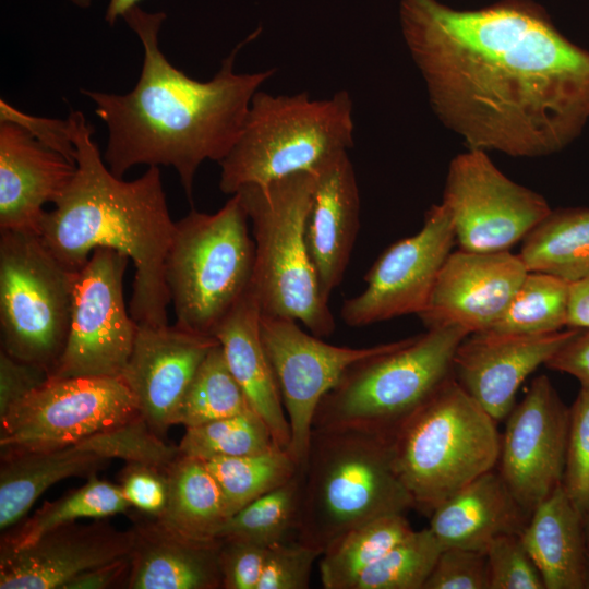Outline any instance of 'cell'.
<instances>
[{
    "label": "cell",
    "instance_id": "1",
    "mask_svg": "<svg viewBox=\"0 0 589 589\" xmlns=\"http://www.w3.org/2000/svg\"><path fill=\"white\" fill-rule=\"evenodd\" d=\"M399 24L437 119L468 148L542 157L589 121V50L533 0L456 9L400 0Z\"/></svg>",
    "mask_w": 589,
    "mask_h": 589
},
{
    "label": "cell",
    "instance_id": "2",
    "mask_svg": "<svg viewBox=\"0 0 589 589\" xmlns=\"http://www.w3.org/2000/svg\"><path fill=\"white\" fill-rule=\"evenodd\" d=\"M124 21L143 47L140 77L132 91L113 94L82 89L105 122L108 140L104 160L122 178L137 165L171 166L189 201L195 175L205 160L221 161L242 131L253 96L275 69L237 73L238 52L254 36L239 43L208 81L177 69L159 48L164 12L139 5Z\"/></svg>",
    "mask_w": 589,
    "mask_h": 589
},
{
    "label": "cell",
    "instance_id": "3",
    "mask_svg": "<svg viewBox=\"0 0 589 589\" xmlns=\"http://www.w3.org/2000/svg\"><path fill=\"white\" fill-rule=\"evenodd\" d=\"M75 145V175L45 213L39 236L68 267L79 271L98 248L127 255L134 265L129 311L140 325H168L170 297L165 263L176 229L161 172L149 166L127 181L113 175L94 141V128L83 112L69 115Z\"/></svg>",
    "mask_w": 589,
    "mask_h": 589
},
{
    "label": "cell",
    "instance_id": "4",
    "mask_svg": "<svg viewBox=\"0 0 589 589\" xmlns=\"http://www.w3.org/2000/svg\"><path fill=\"white\" fill-rule=\"evenodd\" d=\"M414 509L388 438L352 429H313L302 474L297 540L321 553L349 529Z\"/></svg>",
    "mask_w": 589,
    "mask_h": 589
},
{
    "label": "cell",
    "instance_id": "5",
    "mask_svg": "<svg viewBox=\"0 0 589 589\" xmlns=\"http://www.w3.org/2000/svg\"><path fill=\"white\" fill-rule=\"evenodd\" d=\"M470 333L457 324L394 341L350 365L321 400L313 429H352L390 438L454 377V357Z\"/></svg>",
    "mask_w": 589,
    "mask_h": 589
},
{
    "label": "cell",
    "instance_id": "6",
    "mask_svg": "<svg viewBox=\"0 0 589 589\" xmlns=\"http://www.w3.org/2000/svg\"><path fill=\"white\" fill-rule=\"evenodd\" d=\"M314 185V173L298 172L236 193L251 223L255 263L250 289L261 313L294 320L323 338L336 324L305 241Z\"/></svg>",
    "mask_w": 589,
    "mask_h": 589
},
{
    "label": "cell",
    "instance_id": "7",
    "mask_svg": "<svg viewBox=\"0 0 589 589\" xmlns=\"http://www.w3.org/2000/svg\"><path fill=\"white\" fill-rule=\"evenodd\" d=\"M352 108L347 91L325 99L257 91L239 139L218 163L220 191L232 195L247 185L314 173L353 146Z\"/></svg>",
    "mask_w": 589,
    "mask_h": 589
},
{
    "label": "cell",
    "instance_id": "8",
    "mask_svg": "<svg viewBox=\"0 0 589 589\" xmlns=\"http://www.w3.org/2000/svg\"><path fill=\"white\" fill-rule=\"evenodd\" d=\"M394 465L414 509L429 516L454 493L496 468V421L453 377L389 438Z\"/></svg>",
    "mask_w": 589,
    "mask_h": 589
},
{
    "label": "cell",
    "instance_id": "9",
    "mask_svg": "<svg viewBox=\"0 0 589 589\" xmlns=\"http://www.w3.org/2000/svg\"><path fill=\"white\" fill-rule=\"evenodd\" d=\"M236 193L216 213L191 209L176 221L165 279L178 327L213 336L250 290L255 244Z\"/></svg>",
    "mask_w": 589,
    "mask_h": 589
},
{
    "label": "cell",
    "instance_id": "10",
    "mask_svg": "<svg viewBox=\"0 0 589 589\" xmlns=\"http://www.w3.org/2000/svg\"><path fill=\"white\" fill-rule=\"evenodd\" d=\"M76 274L39 235L1 231V349L51 376L69 334Z\"/></svg>",
    "mask_w": 589,
    "mask_h": 589
},
{
    "label": "cell",
    "instance_id": "11",
    "mask_svg": "<svg viewBox=\"0 0 589 589\" xmlns=\"http://www.w3.org/2000/svg\"><path fill=\"white\" fill-rule=\"evenodd\" d=\"M121 377H52L0 417L1 455L65 447L139 416Z\"/></svg>",
    "mask_w": 589,
    "mask_h": 589
},
{
    "label": "cell",
    "instance_id": "12",
    "mask_svg": "<svg viewBox=\"0 0 589 589\" xmlns=\"http://www.w3.org/2000/svg\"><path fill=\"white\" fill-rule=\"evenodd\" d=\"M130 259L98 248L77 271L70 328L52 377H120L137 324L128 311L123 277Z\"/></svg>",
    "mask_w": 589,
    "mask_h": 589
},
{
    "label": "cell",
    "instance_id": "13",
    "mask_svg": "<svg viewBox=\"0 0 589 589\" xmlns=\"http://www.w3.org/2000/svg\"><path fill=\"white\" fill-rule=\"evenodd\" d=\"M441 203L459 249L488 253L509 251L552 211L541 194L510 180L486 152L473 148L449 163Z\"/></svg>",
    "mask_w": 589,
    "mask_h": 589
},
{
    "label": "cell",
    "instance_id": "14",
    "mask_svg": "<svg viewBox=\"0 0 589 589\" xmlns=\"http://www.w3.org/2000/svg\"><path fill=\"white\" fill-rule=\"evenodd\" d=\"M261 336L290 426L288 452L304 468L323 397L350 365L387 350L394 341L363 348L335 346L294 320L262 313Z\"/></svg>",
    "mask_w": 589,
    "mask_h": 589
},
{
    "label": "cell",
    "instance_id": "15",
    "mask_svg": "<svg viewBox=\"0 0 589 589\" xmlns=\"http://www.w3.org/2000/svg\"><path fill=\"white\" fill-rule=\"evenodd\" d=\"M455 243L448 209L443 203L432 205L422 228L389 245L364 276L365 288L344 301V323L362 327L421 313Z\"/></svg>",
    "mask_w": 589,
    "mask_h": 589
},
{
    "label": "cell",
    "instance_id": "16",
    "mask_svg": "<svg viewBox=\"0 0 589 589\" xmlns=\"http://www.w3.org/2000/svg\"><path fill=\"white\" fill-rule=\"evenodd\" d=\"M568 425L569 407L545 375L506 418L496 470L530 515L562 484Z\"/></svg>",
    "mask_w": 589,
    "mask_h": 589
},
{
    "label": "cell",
    "instance_id": "17",
    "mask_svg": "<svg viewBox=\"0 0 589 589\" xmlns=\"http://www.w3.org/2000/svg\"><path fill=\"white\" fill-rule=\"evenodd\" d=\"M527 273L519 255L509 251H452L418 316L426 328L457 324L470 334L486 332L506 311Z\"/></svg>",
    "mask_w": 589,
    "mask_h": 589
},
{
    "label": "cell",
    "instance_id": "18",
    "mask_svg": "<svg viewBox=\"0 0 589 589\" xmlns=\"http://www.w3.org/2000/svg\"><path fill=\"white\" fill-rule=\"evenodd\" d=\"M218 342L177 325H140L121 378L140 414L163 436L171 425L201 363Z\"/></svg>",
    "mask_w": 589,
    "mask_h": 589
},
{
    "label": "cell",
    "instance_id": "19",
    "mask_svg": "<svg viewBox=\"0 0 589 589\" xmlns=\"http://www.w3.org/2000/svg\"><path fill=\"white\" fill-rule=\"evenodd\" d=\"M134 532L104 518L60 526L35 542L0 548V589H63L79 574L132 552Z\"/></svg>",
    "mask_w": 589,
    "mask_h": 589
},
{
    "label": "cell",
    "instance_id": "20",
    "mask_svg": "<svg viewBox=\"0 0 589 589\" xmlns=\"http://www.w3.org/2000/svg\"><path fill=\"white\" fill-rule=\"evenodd\" d=\"M579 329L566 327L543 335L493 332L469 334L454 357V378L496 422L514 408L526 377Z\"/></svg>",
    "mask_w": 589,
    "mask_h": 589
},
{
    "label": "cell",
    "instance_id": "21",
    "mask_svg": "<svg viewBox=\"0 0 589 589\" xmlns=\"http://www.w3.org/2000/svg\"><path fill=\"white\" fill-rule=\"evenodd\" d=\"M75 170L19 124L0 122V230L38 235L44 206L57 202Z\"/></svg>",
    "mask_w": 589,
    "mask_h": 589
},
{
    "label": "cell",
    "instance_id": "22",
    "mask_svg": "<svg viewBox=\"0 0 589 589\" xmlns=\"http://www.w3.org/2000/svg\"><path fill=\"white\" fill-rule=\"evenodd\" d=\"M305 241L323 297L344 279L360 227V195L348 152L326 161L315 172Z\"/></svg>",
    "mask_w": 589,
    "mask_h": 589
},
{
    "label": "cell",
    "instance_id": "23",
    "mask_svg": "<svg viewBox=\"0 0 589 589\" xmlns=\"http://www.w3.org/2000/svg\"><path fill=\"white\" fill-rule=\"evenodd\" d=\"M127 589H218L220 540H199L136 510Z\"/></svg>",
    "mask_w": 589,
    "mask_h": 589
},
{
    "label": "cell",
    "instance_id": "24",
    "mask_svg": "<svg viewBox=\"0 0 589 589\" xmlns=\"http://www.w3.org/2000/svg\"><path fill=\"white\" fill-rule=\"evenodd\" d=\"M495 469L454 493L430 515L429 528L443 548L485 552L504 534H520L530 519Z\"/></svg>",
    "mask_w": 589,
    "mask_h": 589
},
{
    "label": "cell",
    "instance_id": "25",
    "mask_svg": "<svg viewBox=\"0 0 589 589\" xmlns=\"http://www.w3.org/2000/svg\"><path fill=\"white\" fill-rule=\"evenodd\" d=\"M213 336L251 408L265 421L276 445L288 450L290 426L263 345L261 310L251 289L219 323Z\"/></svg>",
    "mask_w": 589,
    "mask_h": 589
},
{
    "label": "cell",
    "instance_id": "26",
    "mask_svg": "<svg viewBox=\"0 0 589 589\" xmlns=\"http://www.w3.org/2000/svg\"><path fill=\"white\" fill-rule=\"evenodd\" d=\"M520 538L545 589H585V522L562 484L531 513Z\"/></svg>",
    "mask_w": 589,
    "mask_h": 589
},
{
    "label": "cell",
    "instance_id": "27",
    "mask_svg": "<svg viewBox=\"0 0 589 589\" xmlns=\"http://www.w3.org/2000/svg\"><path fill=\"white\" fill-rule=\"evenodd\" d=\"M111 460L68 445L47 450L1 455L0 529L19 524L52 484L79 476H92Z\"/></svg>",
    "mask_w": 589,
    "mask_h": 589
},
{
    "label": "cell",
    "instance_id": "28",
    "mask_svg": "<svg viewBox=\"0 0 589 589\" xmlns=\"http://www.w3.org/2000/svg\"><path fill=\"white\" fill-rule=\"evenodd\" d=\"M166 471L168 498L157 518L190 538L217 539L228 517L219 485L204 461L179 454Z\"/></svg>",
    "mask_w": 589,
    "mask_h": 589
},
{
    "label": "cell",
    "instance_id": "29",
    "mask_svg": "<svg viewBox=\"0 0 589 589\" xmlns=\"http://www.w3.org/2000/svg\"><path fill=\"white\" fill-rule=\"evenodd\" d=\"M528 272L573 283L589 274V207L552 209L522 239Z\"/></svg>",
    "mask_w": 589,
    "mask_h": 589
},
{
    "label": "cell",
    "instance_id": "30",
    "mask_svg": "<svg viewBox=\"0 0 589 589\" xmlns=\"http://www.w3.org/2000/svg\"><path fill=\"white\" fill-rule=\"evenodd\" d=\"M412 531L405 514L382 516L349 529L321 554L322 586L325 589H352L369 566Z\"/></svg>",
    "mask_w": 589,
    "mask_h": 589
},
{
    "label": "cell",
    "instance_id": "31",
    "mask_svg": "<svg viewBox=\"0 0 589 589\" xmlns=\"http://www.w3.org/2000/svg\"><path fill=\"white\" fill-rule=\"evenodd\" d=\"M132 506L119 484L100 480L96 474L87 482L58 500L46 502L33 516L4 531L0 548L17 549L28 545L46 532L84 518H106L129 513Z\"/></svg>",
    "mask_w": 589,
    "mask_h": 589
},
{
    "label": "cell",
    "instance_id": "32",
    "mask_svg": "<svg viewBox=\"0 0 589 589\" xmlns=\"http://www.w3.org/2000/svg\"><path fill=\"white\" fill-rule=\"evenodd\" d=\"M203 461L219 485L228 518L250 502L290 480L302 468L283 448Z\"/></svg>",
    "mask_w": 589,
    "mask_h": 589
},
{
    "label": "cell",
    "instance_id": "33",
    "mask_svg": "<svg viewBox=\"0 0 589 589\" xmlns=\"http://www.w3.org/2000/svg\"><path fill=\"white\" fill-rule=\"evenodd\" d=\"M303 468L287 482L230 516L217 539L242 540L265 548L289 541L297 533Z\"/></svg>",
    "mask_w": 589,
    "mask_h": 589
},
{
    "label": "cell",
    "instance_id": "34",
    "mask_svg": "<svg viewBox=\"0 0 589 589\" xmlns=\"http://www.w3.org/2000/svg\"><path fill=\"white\" fill-rule=\"evenodd\" d=\"M569 283L528 272L506 311L486 332L509 335H543L567 327Z\"/></svg>",
    "mask_w": 589,
    "mask_h": 589
},
{
    "label": "cell",
    "instance_id": "35",
    "mask_svg": "<svg viewBox=\"0 0 589 589\" xmlns=\"http://www.w3.org/2000/svg\"><path fill=\"white\" fill-rule=\"evenodd\" d=\"M252 409L217 342L196 371L179 407L176 424L192 428Z\"/></svg>",
    "mask_w": 589,
    "mask_h": 589
},
{
    "label": "cell",
    "instance_id": "36",
    "mask_svg": "<svg viewBox=\"0 0 589 589\" xmlns=\"http://www.w3.org/2000/svg\"><path fill=\"white\" fill-rule=\"evenodd\" d=\"M276 448L280 447L271 430L253 409L187 428L178 444L181 455L201 460L257 455Z\"/></svg>",
    "mask_w": 589,
    "mask_h": 589
},
{
    "label": "cell",
    "instance_id": "37",
    "mask_svg": "<svg viewBox=\"0 0 589 589\" xmlns=\"http://www.w3.org/2000/svg\"><path fill=\"white\" fill-rule=\"evenodd\" d=\"M442 550L429 527L413 530L369 566L352 589H423Z\"/></svg>",
    "mask_w": 589,
    "mask_h": 589
},
{
    "label": "cell",
    "instance_id": "38",
    "mask_svg": "<svg viewBox=\"0 0 589 589\" xmlns=\"http://www.w3.org/2000/svg\"><path fill=\"white\" fill-rule=\"evenodd\" d=\"M79 448L112 460L169 466L180 454L178 445H168L141 414L75 443Z\"/></svg>",
    "mask_w": 589,
    "mask_h": 589
},
{
    "label": "cell",
    "instance_id": "39",
    "mask_svg": "<svg viewBox=\"0 0 589 589\" xmlns=\"http://www.w3.org/2000/svg\"><path fill=\"white\" fill-rule=\"evenodd\" d=\"M562 486L585 522L589 515V385L586 384H580L569 407Z\"/></svg>",
    "mask_w": 589,
    "mask_h": 589
},
{
    "label": "cell",
    "instance_id": "40",
    "mask_svg": "<svg viewBox=\"0 0 589 589\" xmlns=\"http://www.w3.org/2000/svg\"><path fill=\"white\" fill-rule=\"evenodd\" d=\"M489 589H545L520 534H504L485 550Z\"/></svg>",
    "mask_w": 589,
    "mask_h": 589
},
{
    "label": "cell",
    "instance_id": "41",
    "mask_svg": "<svg viewBox=\"0 0 589 589\" xmlns=\"http://www.w3.org/2000/svg\"><path fill=\"white\" fill-rule=\"evenodd\" d=\"M321 552L296 539L267 548L257 589H306Z\"/></svg>",
    "mask_w": 589,
    "mask_h": 589
},
{
    "label": "cell",
    "instance_id": "42",
    "mask_svg": "<svg viewBox=\"0 0 589 589\" xmlns=\"http://www.w3.org/2000/svg\"><path fill=\"white\" fill-rule=\"evenodd\" d=\"M423 589H489L485 552L443 548Z\"/></svg>",
    "mask_w": 589,
    "mask_h": 589
},
{
    "label": "cell",
    "instance_id": "43",
    "mask_svg": "<svg viewBox=\"0 0 589 589\" xmlns=\"http://www.w3.org/2000/svg\"><path fill=\"white\" fill-rule=\"evenodd\" d=\"M167 467L127 462L119 474V486L132 508L151 516L161 515L168 498Z\"/></svg>",
    "mask_w": 589,
    "mask_h": 589
},
{
    "label": "cell",
    "instance_id": "44",
    "mask_svg": "<svg viewBox=\"0 0 589 589\" xmlns=\"http://www.w3.org/2000/svg\"><path fill=\"white\" fill-rule=\"evenodd\" d=\"M221 588L257 589L267 548L231 539H219Z\"/></svg>",
    "mask_w": 589,
    "mask_h": 589
},
{
    "label": "cell",
    "instance_id": "45",
    "mask_svg": "<svg viewBox=\"0 0 589 589\" xmlns=\"http://www.w3.org/2000/svg\"><path fill=\"white\" fill-rule=\"evenodd\" d=\"M50 378L38 364L19 360L0 350V417Z\"/></svg>",
    "mask_w": 589,
    "mask_h": 589
},
{
    "label": "cell",
    "instance_id": "46",
    "mask_svg": "<svg viewBox=\"0 0 589 589\" xmlns=\"http://www.w3.org/2000/svg\"><path fill=\"white\" fill-rule=\"evenodd\" d=\"M9 121L19 124L37 141L63 155L75 164V145L69 132L68 119H52L27 115L0 100V122Z\"/></svg>",
    "mask_w": 589,
    "mask_h": 589
},
{
    "label": "cell",
    "instance_id": "47",
    "mask_svg": "<svg viewBox=\"0 0 589 589\" xmlns=\"http://www.w3.org/2000/svg\"><path fill=\"white\" fill-rule=\"evenodd\" d=\"M544 365L589 385V329H579Z\"/></svg>",
    "mask_w": 589,
    "mask_h": 589
},
{
    "label": "cell",
    "instance_id": "48",
    "mask_svg": "<svg viewBox=\"0 0 589 589\" xmlns=\"http://www.w3.org/2000/svg\"><path fill=\"white\" fill-rule=\"evenodd\" d=\"M130 570L131 553L79 574L65 584L63 589L127 588Z\"/></svg>",
    "mask_w": 589,
    "mask_h": 589
},
{
    "label": "cell",
    "instance_id": "49",
    "mask_svg": "<svg viewBox=\"0 0 589 589\" xmlns=\"http://www.w3.org/2000/svg\"><path fill=\"white\" fill-rule=\"evenodd\" d=\"M567 327L589 329V274L569 283Z\"/></svg>",
    "mask_w": 589,
    "mask_h": 589
},
{
    "label": "cell",
    "instance_id": "50",
    "mask_svg": "<svg viewBox=\"0 0 589 589\" xmlns=\"http://www.w3.org/2000/svg\"><path fill=\"white\" fill-rule=\"evenodd\" d=\"M142 0H109L105 13V21L109 25H113L119 17H122L137 7Z\"/></svg>",
    "mask_w": 589,
    "mask_h": 589
},
{
    "label": "cell",
    "instance_id": "51",
    "mask_svg": "<svg viewBox=\"0 0 589 589\" xmlns=\"http://www.w3.org/2000/svg\"><path fill=\"white\" fill-rule=\"evenodd\" d=\"M585 589H589V548L587 549V565L585 576Z\"/></svg>",
    "mask_w": 589,
    "mask_h": 589
},
{
    "label": "cell",
    "instance_id": "52",
    "mask_svg": "<svg viewBox=\"0 0 589 589\" xmlns=\"http://www.w3.org/2000/svg\"><path fill=\"white\" fill-rule=\"evenodd\" d=\"M70 1L80 8H87L91 5L93 0H70Z\"/></svg>",
    "mask_w": 589,
    "mask_h": 589
},
{
    "label": "cell",
    "instance_id": "53",
    "mask_svg": "<svg viewBox=\"0 0 589 589\" xmlns=\"http://www.w3.org/2000/svg\"><path fill=\"white\" fill-rule=\"evenodd\" d=\"M585 534L587 540V546L589 548V515L587 516L585 520Z\"/></svg>",
    "mask_w": 589,
    "mask_h": 589
}]
</instances>
